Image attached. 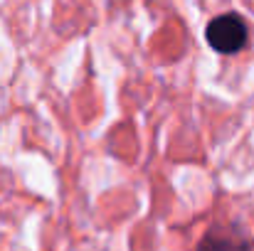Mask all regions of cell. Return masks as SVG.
Returning a JSON list of instances; mask_svg holds the SVG:
<instances>
[{
    "label": "cell",
    "mask_w": 254,
    "mask_h": 251,
    "mask_svg": "<svg viewBox=\"0 0 254 251\" xmlns=\"http://www.w3.org/2000/svg\"><path fill=\"white\" fill-rule=\"evenodd\" d=\"M197 251H247V244L227 232H210L200 242Z\"/></svg>",
    "instance_id": "cell-2"
},
{
    "label": "cell",
    "mask_w": 254,
    "mask_h": 251,
    "mask_svg": "<svg viewBox=\"0 0 254 251\" xmlns=\"http://www.w3.org/2000/svg\"><path fill=\"white\" fill-rule=\"evenodd\" d=\"M207 42L222 54H235L247 42V25L240 15H220L207 25Z\"/></svg>",
    "instance_id": "cell-1"
}]
</instances>
